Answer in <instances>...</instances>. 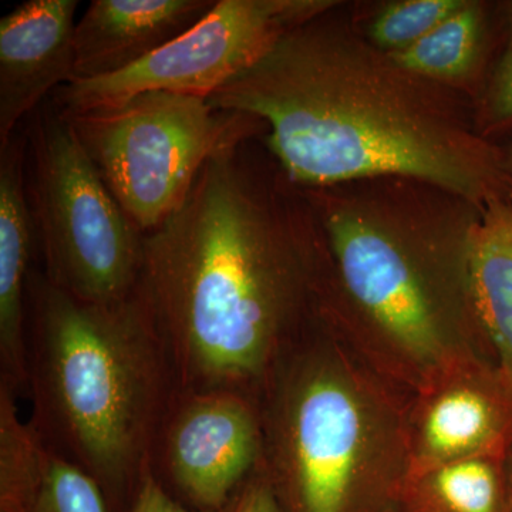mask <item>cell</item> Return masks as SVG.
<instances>
[{"label": "cell", "instance_id": "cell-22", "mask_svg": "<svg viewBox=\"0 0 512 512\" xmlns=\"http://www.w3.org/2000/svg\"><path fill=\"white\" fill-rule=\"evenodd\" d=\"M128 512H208L187 508L178 503L175 498L165 491L163 483L156 474V470H150L138 485L136 495L131 500Z\"/></svg>", "mask_w": 512, "mask_h": 512}, {"label": "cell", "instance_id": "cell-12", "mask_svg": "<svg viewBox=\"0 0 512 512\" xmlns=\"http://www.w3.org/2000/svg\"><path fill=\"white\" fill-rule=\"evenodd\" d=\"M215 0H93L74 28V77L93 80L124 72L173 42Z\"/></svg>", "mask_w": 512, "mask_h": 512}, {"label": "cell", "instance_id": "cell-16", "mask_svg": "<svg viewBox=\"0 0 512 512\" xmlns=\"http://www.w3.org/2000/svg\"><path fill=\"white\" fill-rule=\"evenodd\" d=\"M487 23L484 6L466 0L429 35L390 56L404 70L429 82H463L474 76L483 59Z\"/></svg>", "mask_w": 512, "mask_h": 512}, {"label": "cell", "instance_id": "cell-11", "mask_svg": "<svg viewBox=\"0 0 512 512\" xmlns=\"http://www.w3.org/2000/svg\"><path fill=\"white\" fill-rule=\"evenodd\" d=\"M77 0H29L0 20V147L74 77Z\"/></svg>", "mask_w": 512, "mask_h": 512}, {"label": "cell", "instance_id": "cell-5", "mask_svg": "<svg viewBox=\"0 0 512 512\" xmlns=\"http://www.w3.org/2000/svg\"><path fill=\"white\" fill-rule=\"evenodd\" d=\"M264 464L284 512H394L409 471L407 409L325 322L259 400Z\"/></svg>", "mask_w": 512, "mask_h": 512}, {"label": "cell", "instance_id": "cell-25", "mask_svg": "<svg viewBox=\"0 0 512 512\" xmlns=\"http://www.w3.org/2000/svg\"><path fill=\"white\" fill-rule=\"evenodd\" d=\"M394 512H397V510H396V511H394Z\"/></svg>", "mask_w": 512, "mask_h": 512}, {"label": "cell", "instance_id": "cell-18", "mask_svg": "<svg viewBox=\"0 0 512 512\" xmlns=\"http://www.w3.org/2000/svg\"><path fill=\"white\" fill-rule=\"evenodd\" d=\"M466 0H402L380 10L370 23L367 36L377 49L393 55L419 42Z\"/></svg>", "mask_w": 512, "mask_h": 512}, {"label": "cell", "instance_id": "cell-9", "mask_svg": "<svg viewBox=\"0 0 512 512\" xmlns=\"http://www.w3.org/2000/svg\"><path fill=\"white\" fill-rule=\"evenodd\" d=\"M264 456L259 403L234 392L180 394L156 456L192 507L221 512Z\"/></svg>", "mask_w": 512, "mask_h": 512}, {"label": "cell", "instance_id": "cell-19", "mask_svg": "<svg viewBox=\"0 0 512 512\" xmlns=\"http://www.w3.org/2000/svg\"><path fill=\"white\" fill-rule=\"evenodd\" d=\"M107 504L92 477L46 447L45 476L29 512H107Z\"/></svg>", "mask_w": 512, "mask_h": 512}, {"label": "cell", "instance_id": "cell-3", "mask_svg": "<svg viewBox=\"0 0 512 512\" xmlns=\"http://www.w3.org/2000/svg\"><path fill=\"white\" fill-rule=\"evenodd\" d=\"M30 420L43 444L92 477L107 503L156 470L178 394L170 357L131 293L83 302L32 269L26 295Z\"/></svg>", "mask_w": 512, "mask_h": 512}, {"label": "cell", "instance_id": "cell-1", "mask_svg": "<svg viewBox=\"0 0 512 512\" xmlns=\"http://www.w3.org/2000/svg\"><path fill=\"white\" fill-rule=\"evenodd\" d=\"M254 140L208 160L184 204L144 235L136 292L178 394L234 392L259 403L285 357L328 320L318 218L278 164L256 163Z\"/></svg>", "mask_w": 512, "mask_h": 512}, {"label": "cell", "instance_id": "cell-4", "mask_svg": "<svg viewBox=\"0 0 512 512\" xmlns=\"http://www.w3.org/2000/svg\"><path fill=\"white\" fill-rule=\"evenodd\" d=\"M303 192L325 239L332 286L365 323L384 369L416 389L450 360L483 355L468 271L481 210L448 217L402 202Z\"/></svg>", "mask_w": 512, "mask_h": 512}, {"label": "cell", "instance_id": "cell-8", "mask_svg": "<svg viewBox=\"0 0 512 512\" xmlns=\"http://www.w3.org/2000/svg\"><path fill=\"white\" fill-rule=\"evenodd\" d=\"M335 6L330 0H215L197 25L136 66L64 84L50 100L63 114L110 106L146 92L208 100L258 62L279 37Z\"/></svg>", "mask_w": 512, "mask_h": 512}, {"label": "cell", "instance_id": "cell-10", "mask_svg": "<svg viewBox=\"0 0 512 512\" xmlns=\"http://www.w3.org/2000/svg\"><path fill=\"white\" fill-rule=\"evenodd\" d=\"M414 390L407 476L461 458H507L512 386L495 363L483 355L456 357Z\"/></svg>", "mask_w": 512, "mask_h": 512}, {"label": "cell", "instance_id": "cell-15", "mask_svg": "<svg viewBox=\"0 0 512 512\" xmlns=\"http://www.w3.org/2000/svg\"><path fill=\"white\" fill-rule=\"evenodd\" d=\"M505 460L470 457L409 474L397 512H507Z\"/></svg>", "mask_w": 512, "mask_h": 512}, {"label": "cell", "instance_id": "cell-20", "mask_svg": "<svg viewBox=\"0 0 512 512\" xmlns=\"http://www.w3.org/2000/svg\"><path fill=\"white\" fill-rule=\"evenodd\" d=\"M504 18L507 37L503 53L485 86L476 117L478 131L491 141L512 138V2L504 6Z\"/></svg>", "mask_w": 512, "mask_h": 512}, {"label": "cell", "instance_id": "cell-2", "mask_svg": "<svg viewBox=\"0 0 512 512\" xmlns=\"http://www.w3.org/2000/svg\"><path fill=\"white\" fill-rule=\"evenodd\" d=\"M330 10L279 37L211 106L264 123L266 151L301 191L397 177L478 210L508 200L500 143Z\"/></svg>", "mask_w": 512, "mask_h": 512}, {"label": "cell", "instance_id": "cell-13", "mask_svg": "<svg viewBox=\"0 0 512 512\" xmlns=\"http://www.w3.org/2000/svg\"><path fill=\"white\" fill-rule=\"evenodd\" d=\"M25 131L0 147V383L28 389V295L35 229L26 192Z\"/></svg>", "mask_w": 512, "mask_h": 512}, {"label": "cell", "instance_id": "cell-23", "mask_svg": "<svg viewBox=\"0 0 512 512\" xmlns=\"http://www.w3.org/2000/svg\"><path fill=\"white\" fill-rule=\"evenodd\" d=\"M501 158H503V171L507 183L508 202L512 205V138L500 143Z\"/></svg>", "mask_w": 512, "mask_h": 512}, {"label": "cell", "instance_id": "cell-14", "mask_svg": "<svg viewBox=\"0 0 512 512\" xmlns=\"http://www.w3.org/2000/svg\"><path fill=\"white\" fill-rule=\"evenodd\" d=\"M471 296L487 348L512 386V205L491 202L478 212L468 248Z\"/></svg>", "mask_w": 512, "mask_h": 512}, {"label": "cell", "instance_id": "cell-21", "mask_svg": "<svg viewBox=\"0 0 512 512\" xmlns=\"http://www.w3.org/2000/svg\"><path fill=\"white\" fill-rule=\"evenodd\" d=\"M221 512H284L262 461Z\"/></svg>", "mask_w": 512, "mask_h": 512}, {"label": "cell", "instance_id": "cell-17", "mask_svg": "<svg viewBox=\"0 0 512 512\" xmlns=\"http://www.w3.org/2000/svg\"><path fill=\"white\" fill-rule=\"evenodd\" d=\"M18 397L0 383V512H29L45 476V444L20 417Z\"/></svg>", "mask_w": 512, "mask_h": 512}, {"label": "cell", "instance_id": "cell-7", "mask_svg": "<svg viewBox=\"0 0 512 512\" xmlns=\"http://www.w3.org/2000/svg\"><path fill=\"white\" fill-rule=\"evenodd\" d=\"M63 116L143 235L184 204L204 165L222 148L265 133L264 123L247 114L170 92L141 93Z\"/></svg>", "mask_w": 512, "mask_h": 512}, {"label": "cell", "instance_id": "cell-6", "mask_svg": "<svg viewBox=\"0 0 512 512\" xmlns=\"http://www.w3.org/2000/svg\"><path fill=\"white\" fill-rule=\"evenodd\" d=\"M25 134L26 192L43 275L83 302L128 298L140 278L144 235L50 97L30 114Z\"/></svg>", "mask_w": 512, "mask_h": 512}, {"label": "cell", "instance_id": "cell-24", "mask_svg": "<svg viewBox=\"0 0 512 512\" xmlns=\"http://www.w3.org/2000/svg\"><path fill=\"white\" fill-rule=\"evenodd\" d=\"M505 484H507V512H512V448L505 460Z\"/></svg>", "mask_w": 512, "mask_h": 512}]
</instances>
